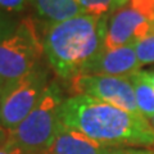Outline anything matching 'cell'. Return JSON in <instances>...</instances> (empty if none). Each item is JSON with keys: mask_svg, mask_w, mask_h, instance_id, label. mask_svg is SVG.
<instances>
[{"mask_svg": "<svg viewBox=\"0 0 154 154\" xmlns=\"http://www.w3.org/2000/svg\"><path fill=\"white\" fill-rule=\"evenodd\" d=\"M107 154H154V150L149 149H132L126 146H119V148H112L110 152Z\"/></svg>", "mask_w": 154, "mask_h": 154, "instance_id": "obj_18", "label": "cell"}, {"mask_svg": "<svg viewBox=\"0 0 154 154\" xmlns=\"http://www.w3.org/2000/svg\"><path fill=\"white\" fill-rule=\"evenodd\" d=\"M18 23L19 21L16 17H13L11 13H7L0 9V38L16 30Z\"/></svg>", "mask_w": 154, "mask_h": 154, "instance_id": "obj_15", "label": "cell"}, {"mask_svg": "<svg viewBox=\"0 0 154 154\" xmlns=\"http://www.w3.org/2000/svg\"><path fill=\"white\" fill-rule=\"evenodd\" d=\"M0 154H33V153L26 150L25 148L18 145L17 143L8 139L5 143L0 145Z\"/></svg>", "mask_w": 154, "mask_h": 154, "instance_id": "obj_17", "label": "cell"}, {"mask_svg": "<svg viewBox=\"0 0 154 154\" xmlns=\"http://www.w3.org/2000/svg\"><path fill=\"white\" fill-rule=\"evenodd\" d=\"M135 91V99L139 112L143 117L153 118L154 116V89L148 79L146 71H137L130 77Z\"/></svg>", "mask_w": 154, "mask_h": 154, "instance_id": "obj_11", "label": "cell"}, {"mask_svg": "<svg viewBox=\"0 0 154 154\" xmlns=\"http://www.w3.org/2000/svg\"><path fill=\"white\" fill-rule=\"evenodd\" d=\"M146 73H148V79L150 81V84L154 89V71H146Z\"/></svg>", "mask_w": 154, "mask_h": 154, "instance_id": "obj_20", "label": "cell"}, {"mask_svg": "<svg viewBox=\"0 0 154 154\" xmlns=\"http://www.w3.org/2000/svg\"><path fill=\"white\" fill-rule=\"evenodd\" d=\"M150 121H152V126H153V128H154V116H153V118L150 119Z\"/></svg>", "mask_w": 154, "mask_h": 154, "instance_id": "obj_21", "label": "cell"}, {"mask_svg": "<svg viewBox=\"0 0 154 154\" xmlns=\"http://www.w3.org/2000/svg\"><path fill=\"white\" fill-rule=\"evenodd\" d=\"M69 91L72 95H86L130 113L141 116L136 105L135 91L130 77L80 75L69 80Z\"/></svg>", "mask_w": 154, "mask_h": 154, "instance_id": "obj_6", "label": "cell"}, {"mask_svg": "<svg viewBox=\"0 0 154 154\" xmlns=\"http://www.w3.org/2000/svg\"><path fill=\"white\" fill-rule=\"evenodd\" d=\"M128 7L154 22V0H128Z\"/></svg>", "mask_w": 154, "mask_h": 154, "instance_id": "obj_14", "label": "cell"}, {"mask_svg": "<svg viewBox=\"0 0 154 154\" xmlns=\"http://www.w3.org/2000/svg\"><path fill=\"white\" fill-rule=\"evenodd\" d=\"M84 12L90 16L103 17L113 12V0H77Z\"/></svg>", "mask_w": 154, "mask_h": 154, "instance_id": "obj_13", "label": "cell"}, {"mask_svg": "<svg viewBox=\"0 0 154 154\" xmlns=\"http://www.w3.org/2000/svg\"><path fill=\"white\" fill-rule=\"evenodd\" d=\"M153 31L154 22L148 21L128 5L122 7L117 9L108 19L104 48L105 50H110L135 44Z\"/></svg>", "mask_w": 154, "mask_h": 154, "instance_id": "obj_7", "label": "cell"}, {"mask_svg": "<svg viewBox=\"0 0 154 154\" xmlns=\"http://www.w3.org/2000/svg\"><path fill=\"white\" fill-rule=\"evenodd\" d=\"M108 16L81 14L59 23H48L42 36L44 55L62 80L86 72L104 53Z\"/></svg>", "mask_w": 154, "mask_h": 154, "instance_id": "obj_2", "label": "cell"}, {"mask_svg": "<svg viewBox=\"0 0 154 154\" xmlns=\"http://www.w3.org/2000/svg\"><path fill=\"white\" fill-rule=\"evenodd\" d=\"M140 64L154 63V31L134 44Z\"/></svg>", "mask_w": 154, "mask_h": 154, "instance_id": "obj_12", "label": "cell"}, {"mask_svg": "<svg viewBox=\"0 0 154 154\" xmlns=\"http://www.w3.org/2000/svg\"><path fill=\"white\" fill-rule=\"evenodd\" d=\"M141 64L137 59L134 44L125 45L117 49L104 50L86 75H105L114 77H131L140 71Z\"/></svg>", "mask_w": 154, "mask_h": 154, "instance_id": "obj_8", "label": "cell"}, {"mask_svg": "<svg viewBox=\"0 0 154 154\" xmlns=\"http://www.w3.org/2000/svg\"><path fill=\"white\" fill-rule=\"evenodd\" d=\"M0 88H2V81H0Z\"/></svg>", "mask_w": 154, "mask_h": 154, "instance_id": "obj_22", "label": "cell"}, {"mask_svg": "<svg viewBox=\"0 0 154 154\" xmlns=\"http://www.w3.org/2000/svg\"><path fill=\"white\" fill-rule=\"evenodd\" d=\"M153 148H154V146H153Z\"/></svg>", "mask_w": 154, "mask_h": 154, "instance_id": "obj_23", "label": "cell"}, {"mask_svg": "<svg viewBox=\"0 0 154 154\" xmlns=\"http://www.w3.org/2000/svg\"><path fill=\"white\" fill-rule=\"evenodd\" d=\"M49 68L38 63L26 76L0 88V126L11 132L41 99L49 85Z\"/></svg>", "mask_w": 154, "mask_h": 154, "instance_id": "obj_5", "label": "cell"}, {"mask_svg": "<svg viewBox=\"0 0 154 154\" xmlns=\"http://www.w3.org/2000/svg\"><path fill=\"white\" fill-rule=\"evenodd\" d=\"M112 148L114 146L104 145L59 122L54 141L48 154H107Z\"/></svg>", "mask_w": 154, "mask_h": 154, "instance_id": "obj_9", "label": "cell"}, {"mask_svg": "<svg viewBox=\"0 0 154 154\" xmlns=\"http://www.w3.org/2000/svg\"><path fill=\"white\" fill-rule=\"evenodd\" d=\"M30 5L37 18L46 23H59L86 14L77 0H31Z\"/></svg>", "mask_w": 154, "mask_h": 154, "instance_id": "obj_10", "label": "cell"}, {"mask_svg": "<svg viewBox=\"0 0 154 154\" xmlns=\"http://www.w3.org/2000/svg\"><path fill=\"white\" fill-rule=\"evenodd\" d=\"M59 122L108 146H154V128L145 117L86 95L64 99Z\"/></svg>", "mask_w": 154, "mask_h": 154, "instance_id": "obj_1", "label": "cell"}, {"mask_svg": "<svg viewBox=\"0 0 154 154\" xmlns=\"http://www.w3.org/2000/svg\"><path fill=\"white\" fill-rule=\"evenodd\" d=\"M128 0H113V11L116 12L117 9L125 7V4H126Z\"/></svg>", "mask_w": 154, "mask_h": 154, "instance_id": "obj_19", "label": "cell"}, {"mask_svg": "<svg viewBox=\"0 0 154 154\" xmlns=\"http://www.w3.org/2000/svg\"><path fill=\"white\" fill-rule=\"evenodd\" d=\"M31 0H0V9L7 13H21L30 5Z\"/></svg>", "mask_w": 154, "mask_h": 154, "instance_id": "obj_16", "label": "cell"}, {"mask_svg": "<svg viewBox=\"0 0 154 154\" xmlns=\"http://www.w3.org/2000/svg\"><path fill=\"white\" fill-rule=\"evenodd\" d=\"M42 36L32 18H22L17 28L0 38L2 86L26 76L44 54Z\"/></svg>", "mask_w": 154, "mask_h": 154, "instance_id": "obj_4", "label": "cell"}, {"mask_svg": "<svg viewBox=\"0 0 154 154\" xmlns=\"http://www.w3.org/2000/svg\"><path fill=\"white\" fill-rule=\"evenodd\" d=\"M64 102L63 90L58 81H50L32 112L8 132L18 145L33 154H48L59 127V110Z\"/></svg>", "mask_w": 154, "mask_h": 154, "instance_id": "obj_3", "label": "cell"}]
</instances>
